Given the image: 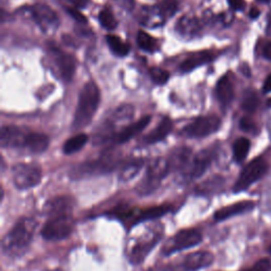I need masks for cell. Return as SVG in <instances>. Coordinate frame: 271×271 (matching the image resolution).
Instances as JSON below:
<instances>
[{
    "label": "cell",
    "instance_id": "1",
    "mask_svg": "<svg viewBox=\"0 0 271 271\" xmlns=\"http://www.w3.org/2000/svg\"><path fill=\"white\" fill-rule=\"evenodd\" d=\"M36 226V221L31 218L19 220L3 238L2 248L4 254L8 256L23 254L33 240Z\"/></svg>",
    "mask_w": 271,
    "mask_h": 271
},
{
    "label": "cell",
    "instance_id": "2",
    "mask_svg": "<svg viewBox=\"0 0 271 271\" xmlns=\"http://www.w3.org/2000/svg\"><path fill=\"white\" fill-rule=\"evenodd\" d=\"M100 101L101 93L95 82L89 81L86 83L81 90L78 107L73 118L72 128L74 131H79L91 122L97 107H99Z\"/></svg>",
    "mask_w": 271,
    "mask_h": 271
},
{
    "label": "cell",
    "instance_id": "3",
    "mask_svg": "<svg viewBox=\"0 0 271 271\" xmlns=\"http://www.w3.org/2000/svg\"><path fill=\"white\" fill-rule=\"evenodd\" d=\"M162 225L153 224L148 226L145 230L131 238L127 245V256L129 262L133 264H140L147 256V254L160 241L162 236Z\"/></svg>",
    "mask_w": 271,
    "mask_h": 271
},
{
    "label": "cell",
    "instance_id": "4",
    "mask_svg": "<svg viewBox=\"0 0 271 271\" xmlns=\"http://www.w3.org/2000/svg\"><path fill=\"white\" fill-rule=\"evenodd\" d=\"M171 172L168 159L157 158L148 166L143 179L137 187V192L141 195H148L159 188L164 180Z\"/></svg>",
    "mask_w": 271,
    "mask_h": 271
},
{
    "label": "cell",
    "instance_id": "5",
    "mask_svg": "<svg viewBox=\"0 0 271 271\" xmlns=\"http://www.w3.org/2000/svg\"><path fill=\"white\" fill-rule=\"evenodd\" d=\"M75 226L72 214L50 216L41 229V236L47 241L57 242L70 236Z\"/></svg>",
    "mask_w": 271,
    "mask_h": 271
},
{
    "label": "cell",
    "instance_id": "6",
    "mask_svg": "<svg viewBox=\"0 0 271 271\" xmlns=\"http://www.w3.org/2000/svg\"><path fill=\"white\" fill-rule=\"evenodd\" d=\"M214 255L209 251H197L182 256L164 267L162 271H197L211 266Z\"/></svg>",
    "mask_w": 271,
    "mask_h": 271
},
{
    "label": "cell",
    "instance_id": "7",
    "mask_svg": "<svg viewBox=\"0 0 271 271\" xmlns=\"http://www.w3.org/2000/svg\"><path fill=\"white\" fill-rule=\"evenodd\" d=\"M202 241L200 232L196 229H182L173 235L170 240L164 245L162 254L168 256L175 252H179L186 249L195 247Z\"/></svg>",
    "mask_w": 271,
    "mask_h": 271
},
{
    "label": "cell",
    "instance_id": "8",
    "mask_svg": "<svg viewBox=\"0 0 271 271\" xmlns=\"http://www.w3.org/2000/svg\"><path fill=\"white\" fill-rule=\"evenodd\" d=\"M267 170L268 165L262 157L253 159L241 172L240 176H238L236 182L234 183L233 191L238 193L247 190L254 182L261 179L266 174Z\"/></svg>",
    "mask_w": 271,
    "mask_h": 271
},
{
    "label": "cell",
    "instance_id": "9",
    "mask_svg": "<svg viewBox=\"0 0 271 271\" xmlns=\"http://www.w3.org/2000/svg\"><path fill=\"white\" fill-rule=\"evenodd\" d=\"M41 170L37 166L18 164L12 169L14 186L18 190H29L35 188L41 181Z\"/></svg>",
    "mask_w": 271,
    "mask_h": 271
},
{
    "label": "cell",
    "instance_id": "10",
    "mask_svg": "<svg viewBox=\"0 0 271 271\" xmlns=\"http://www.w3.org/2000/svg\"><path fill=\"white\" fill-rule=\"evenodd\" d=\"M221 123V119L218 116L210 115L199 117L195 119L189 125L184 126L180 134L188 138L208 137L219 131Z\"/></svg>",
    "mask_w": 271,
    "mask_h": 271
},
{
    "label": "cell",
    "instance_id": "11",
    "mask_svg": "<svg viewBox=\"0 0 271 271\" xmlns=\"http://www.w3.org/2000/svg\"><path fill=\"white\" fill-rule=\"evenodd\" d=\"M213 157L214 154L211 149L200 150L191 159L187 168L183 170V177L187 180H194L201 177L212 164Z\"/></svg>",
    "mask_w": 271,
    "mask_h": 271
},
{
    "label": "cell",
    "instance_id": "12",
    "mask_svg": "<svg viewBox=\"0 0 271 271\" xmlns=\"http://www.w3.org/2000/svg\"><path fill=\"white\" fill-rule=\"evenodd\" d=\"M28 12L42 31H52L59 26L58 15L50 7L46 5L32 6L28 9Z\"/></svg>",
    "mask_w": 271,
    "mask_h": 271
},
{
    "label": "cell",
    "instance_id": "13",
    "mask_svg": "<svg viewBox=\"0 0 271 271\" xmlns=\"http://www.w3.org/2000/svg\"><path fill=\"white\" fill-rule=\"evenodd\" d=\"M50 52L61 77L64 80L70 81L73 78L75 69H77V61L71 54L64 52L56 46H50Z\"/></svg>",
    "mask_w": 271,
    "mask_h": 271
},
{
    "label": "cell",
    "instance_id": "14",
    "mask_svg": "<svg viewBox=\"0 0 271 271\" xmlns=\"http://www.w3.org/2000/svg\"><path fill=\"white\" fill-rule=\"evenodd\" d=\"M117 165V161L113 155H107L99 160H95L92 162H87V164L81 165L80 167L75 168L72 171L73 177H84L85 175H92L95 173H106L112 171Z\"/></svg>",
    "mask_w": 271,
    "mask_h": 271
},
{
    "label": "cell",
    "instance_id": "15",
    "mask_svg": "<svg viewBox=\"0 0 271 271\" xmlns=\"http://www.w3.org/2000/svg\"><path fill=\"white\" fill-rule=\"evenodd\" d=\"M170 210L171 208L169 205H156V207H150L141 211H136V213H134L135 211H128V213H120L119 216H120L122 220L131 219L135 222L155 221L161 218V216L166 215Z\"/></svg>",
    "mask_w": 271,
    "mask_h": 271
},
{
    "label": "cell",
    "instance_id": "16",
    "mask_svg": "<svg viewBox=\"0 0 271 271\" xmlns=\"http://www.w3.org/2000/svg\"><path fill=\"white\" fill-rule=\"evenodd\" d=\"M28 134L16 126H4L2 128L0 143L3 147H25Z\"/></svg>",
    "mask_w": 271,
    "mask_h": 271
},
{
    "label": "cell",
    "instance_id": "17",
    "mask_svg": "<svg viewBox=\"0 0 271 271\" xmlns=\"http://www.w3.org/2000/svg\"><path fill=\"white\" fill-rule=\"evenodd\" d=\"M254 208L253 201H240L230 205H226V207L220 209L215 212L214 220L216 222H224L228 219H231L233 216L241 215L251 211Z\"/></svg>",
    "mask_w": 271,
    "mask_h": 271
},
{
    "label": "cell",
    "instance_id": "18",
    "mask_svg": "<svg viewBox=\"0 0 271 271\" xmlns=\"http://www.w3.org/2000/svg\"><path fill=\"white\" fill-rule=\"evenodd\" d=\"M150 120H151V117L146 116V117L141 118L140 120L136 121L135 123L126 126L125 128L122 129L120 133L117 134L114 137L115 142L119 143V144H122V143L127 142V141H129L132 138H134L140 132H142L143 129L150 123Z\"/></svg>",
    "mask_w": 271,
    "mask_h": 271
},
{
    "label": "cell",
    "instance_id": "19",
    "mask_svg": "<svg viewBox=\"0 0 271 271\" xmlns=\"http://www.w3.org/2000/svg\"><path fill=\"white\" fill-rule=\"evenodd\" d=\"M74 205V199L69 196H59L49 200L45 207L47 215H60V214H71Z\"/></svg>",
    "mask_w": 271,
    "mask_h": 271
},
{
    "label": "cell",
    "instance_id": "20",
    "mask_svg": "<svg viewBox=\"0 0 271 271\" xmlns=\"http://www.w3.org/2000/svg\"><path fill=\"white\" fill-rule=\"evenodd\" d=\"M214 59L215 54L213 51H199L192 54L191 57L184 60L181 63L179 69L182 72H190L195 68L212 62Z\"/></svg>",
    "mask_w": 271,
    "mask_h": 271
},
{
    "label": "cell",
    "instance_id": "21",
    "mask_svg": "<svg viewBox=\"0 0 271 271\" xmlns=\"http://www.w3.org/2000/svg\"><path fill=\"white\" fill-rule=\"evenodd\" d=\"M216 96L223 106L230 105L234 99V88L229 75H224L216 85Z\"/></svg>",
    "mask_w": 271,
    "mask_h": 271
},
{
    "label": "cell",
    "instance_id": "22",
    "mask_svg": "<svg viewBox=\"0 0 271 271\" xmlns=\"http://www.w3.org/2000/svg\"><path fill=\"white\" fill-rule=\"evenodd\" d=\"M192 151L189 147H178L168 158L171 171L184 170L191 161Z\"/></svg>",
    "mask_w": 271,
    "mask_h": 271
},
{
    "label": "cell",
    "instance_id": "23",
    "mask_svg": "<svg viewBox=\"0 0 271 271\" xmlns=\"http://www.w3.org/2000/svg\"><path fill=\"white\" fill-rule=\"evenodd\" d=\"M172 129H173V123L171 121V119L167 117L164 118L154 131L144 137V140H143L144 143L154 144V143L160 142V141L166 139L171 134Z\"/></svg>",
    "mask_w": 271,
    "mask_h": 271
},
{
    "label": "cell",
    "instance_id": "24",
    "mask_svg": "<svg viewBox=\"0 0 271 271\" xmlns=\"http://www.w3.org/2000/svg\"><path fill=\"white\" fill-rule=\"evenodd\" d=\"M49 145V138L44 135V134H39V133H29L27 138H26V142H25V147L29 149L32 153H42L47 149Z\"/></svg>",
    "mask_w": 271,
    "mask_h": 271
},
{
    "label": "cell",
    "instance_id": "25",
    "mask_svg": "<svg viewBox=\"0 0 271 271\" xmlns=\"http://www.w3.org/2000/svg\"><path fill=\"white\" fill-rule=\"evenodd\" d=\"M200 30L199 20L193 15H186L179 19L177 31L183 36H194Z\"/></svg>",
    "mask_w": 271,
    "mask_h": 271
},
{
    "label": "cell",
    "instance_id": "26",
    "mask_svg": "<svg viewBox=\"0 0 271 271\" xmlns=\"http://www.w3.org/2000/svg\"><path fill=\"white\" fill-rule=\"evenodd\" d=\"M88 141V136L85 134H79L75 135L71 138H69L66 142H65L63 146V151L66 155H71L77 153V151L81 150L84 145L87 143Z\"/></svg>",
    "mask_w": 271,
    "mask_h": 271
},
{
    "label": "cell",
    "instance_id": "27",
    "mask_svg": "<svg viewBox=\"0 0 271 271\" xmlns=\"http://www.w3.org/2000/svg\"><path fill=\"white\" fill-rule=\"evenodd\" d=\"M106 40L111 50L113 51V53L116 54L117 57H125L129 53V50H131V47H129L127 42L122 40L119 36L112 35V34L107 35Z\"/></svg>",
    "mask_w": 271,
    "mask_h": 271
},
{
    "label": "cell",
    "instance_id": "28",
    "mask_svg": "<svg viewBox=\"0 0 271 271\" xmlns=\"http://www.w3.org/2000/svg\"><path fill=\"white\" fill-rule=\"evenodd\" d=\"M250 141L247 138H238L233 144V157L237 164L242 162L247 158L249 150H250Z\"/></svg>",
    "mask_w": 271,
    "mask_h": 271
},
{
    "label": "cell",
    "instance_id": "29",
    "mask_svg": "<svg viewBox=\"0 0 271 271\" xmlns=\"http://www.w3.org/2000/svg\"><path fill=\"white\" fill-rule=\"evenodd\" d=\"M137 44L145 52L153 53L158 48V41L144 31H139L137 34Z\"/></svg>",
    "mask_w": 271,
    "mask_h": 271
},
{
    "label": "cell",
    "instance_id": "30",
    "mask_svg": "<svg viewBox=\"0 0 271 271\" xmlns=\"http://www.w3.org/2000/svg\"><path fill=\"white\" fill-rule=\"evenodd\" d=\"M258 105L259 99L257 93L252 89L246 90L242 101V110L247 114H253L257 110Z\"/></svg>",
    "mask_w": 271,
    "mask_h": 271
},
{
    "label": "cell",
    "instance_id": "31",
    "mask_svg": "<svg viewBox=\"0 0 271 271\" xmlns=\"http://www.w3.org/2000/svg\"><path fill=\"white\" fill-rule=\"evenodd\" d=\"M142 166H143V162L142 161H133V162H129V164L125 165L121 172H120V175H119V178H120L121 181H129L132 180L135 176L138 175V173L140 172V170L142 169Z\"/></svg>",
    "mask_w": 271,
    "mask_h": 271
},
{
    "label": "cell",
    "instance_id": "32",
    "mask_svg": "<svg viewBox=\"0 0 271 271\" xmlns=\"http://www.w3.org/2000/svg\"><path fill=\"white\" fill-rule=\"evenodd\" d=\"M99 20L102 27L105 28L106 30H115L118 26V21L115 15L113 14L112 11L107 8L101 10V12L99 14Z\"/></svg>",
    "mask_w": 271,
    "mask_h": 271
},
{
    "label": "cell",
    "instance_id": "33",
    "mask_svg": "<svg viewBox=\"0 0 271 271\" xmlns=\"http://www.w3.org/2000/svg\"><path fill=\"white\" fill-rule=\"evenodd\" d=\"M158 10L162 18L164 19L170 18L177 12L178 10L177 0H162Z\"/></svg>",
    "mask_w": 271,
    "mask_h": 271
},
{
    "label": "cell",
    "instance_id": "34",
    "mask_svg": "<svg viewBox=\"0 0 271 271\" xmlns=\"http://www.w3.org/2000/svg\"><path fill=\"white\" fill-rule=\"evenodd\" d=\"M149 74H150V78L151 80H153L156 84H159V85H164L168 82V80L170 79V73L162 69V68H159V67H153L149 69Z\"/></svg>",
    "mask_w": 271,
    "mask_h": 271
},
{
    "label": "cell",
    "instance_id": "35",
    "mask_svg": "<svg viewBox=\"0 0 271 271\" xmlns=\"http://www.w3.org/2000/svg\"><path fill=\"white\" fill-rule=\"evenodd\" d=\"M135 113L134 107L132 105H123L117 108V111L114 114V118L116 120H128V119L133 118Z\"/></svg>",
    "mask_w": 271,
    "mask_h": 271
},
{
    "label": "cell",
    "instance_id": "36",
    "mask_svg": "<svg viewBox=\"0 0 271 271\" xmlns=\"http://www.w3.org/2000/svg\"><path fill=\"white\" fill-rule=\"evenodd\" d=\"M271 262L268 258H262L257 261L251 268L243 270V271H270Z\"/></svg>",
    "mask_w": 271,
    "mask_h": 271
},
{
    "label": "cell",
    "instance_id": "37",
    "mask_svg": "<svg viewBox=\"0 0 271 271\" xmlns=\"http://www.w3.org/2000/svg\"><path fill=\"white\" fill-rule=\"evenodd\" d=\"M240 128L245 133H254L256 131L255 124L249 118H243L240 121Z\"/></svg>",
    "mask_w": 271,
    "mask_h": 271
},
{
    "label": "cell",
    "instance_id": "38",
    "mask_svg": "<svg viewBox=\"0 0 271 271\" xmlns=\"http://www.w3.org/2000/svg\"><path fill=\"white\" fill-rule=\"evenodd\" d=\"M222 183H223V180L221 178H214V179H212L210 181H207L201 186L202 192H213V190L215 188L221 187Z\"/></svg>",
    "mask_w": 271,
    "mask_h": 271
},
{
    "label": "cell",
    "instance_id": "39",
    "mask_svg": "<svg viewBox=\"0 0 271 271\" xmlns=\"http://www.w3.org/2000/svg\"><path fill=\"white\" fill-rule=\"evenodd\" d=\"M67 11H68V13H69L75 20L79 21V23H86V17H85L82 13H80L77 9L68 8Z\"/></svg>",
    "mask_w": 271,
    "mask_h": 271
},
{
    "label": "cell",
    "instance_id": "40",
    "mask_svg": "<svg viewBox=\"0 0 271 271\" xmlns=\"http://www.w3.org/2000/svg\"><path fill=\"white\" fill-rule=\"evenodd\" d=\"M230 8L234 11H242L245 9V0H228Z\"/></svg>",
    "mask_w": 271,
    "mask_h": 271
},
{
    "label": "cell",
    "instance_id": "41",
    "mask_svg": "<svg viewBox=\"0 0 271 271\" xmlns=\"http://www.w3.org/2000/svg\"><path fill=\"white\" fill-rule=\"evenodd\" d=\"M263 56L266 60L271 61V41L267 42V44L265 45V47L263 49Z\"/></svg>",
    "mask_w": 271,
    "mask_h": 271
},
{
    "label": "cell",
    "instance_id": "42",
    "mask_svg": "<svg viewBox=\"0 0 271 271\" xmlns=\"http://www.w3.org/2000/svg\"><path fill=\"white\" fill-rule=\"evenodd\" d=\"M263 91L265 93L271 92V74L268 75L267 79L265 80V83H264V86H263Z\"/></svg>",
    "mask_w": 271,
    "mask_h": 271
},
{
    "label": "cell",
    "instance_id": "43",
    "mask_svg": "<svg viewBox=\"0 0 271 271\" xmlns=\"http://www.w3.org/2000/svg\"><path fill=\"white\" fill-rule=\"evenodd\" d=\"M266 34L271 37V10L267 16V26H266Z\"/></svg>",
    "mask_w": 271,
    "mask_h": 271
},
{
    "label": "cell",
    "instance_id": "44",
    "mask_svg": "<svg viewBox=\"0 0 271 271\" xmlns=\"http://www.w3.org/2000/svg\"><path fill=\"white\" fill-rule=\"evenodd\" d=\"M70 2L79 8H85L88 4V0H70Z\"/></svg>",
    "mask_w": 271,
    "mask_h": 271
},
{
    "label": "cell",
    "instance_id": "45",
    "mask_svg": "<svg viewBox=\"0 0 271 271\" xmlns=\"http://www.w3.org/2000/svg\"><path fill=\"white\" fill-rule=\"evenodd\" d=\"M259 14H261V12H259L258 9L252 8L250 10V13H249V16H250V18H252V19H256L259 16Z\"/></svg>",
    "mask_w": 271,
    "mask_h": 271
},
{
    "label": "cell",
    "instance_id": "46",
    "mask_svg": "<svg viewBox=\"0 0 271 271\" xmlns=\"http://www.w3.org/2000/svg\"><path fill=\"white\" fill-rule=\"evenodd\" d=\"M266 104H267V107H269V108H271V97H269V99L267 100V102H266Z\"/></svg>",
    "mask_w": 271,
    "mask_h": 271
},
{
    "label": "cell",
    "instance_id": "47",
    "mask_svg": "<svg viewBox=\"0 0 271 271\" xmlns=\"http://www.w3.org/2000/svg\"><path fill=\"white\" fill-rule=\"evenodd\" d=\"M258 3H261V4H268L270 3V0H257Z\"/></svg>",
    "mask_w": 271,
    "mask_h": 271
},
{
    "label": "cell",
    "instance_id": "48",
    "mask_svg": "<svg viewBox=\"0 0 271 271\" xmlns=\"http://www.w3.org/2000/svg\"><path fill=\"white\" fill-rule=\"evenodd\" d=\"M270 253H271V248H270Z\"/></svg>",
    "mask_w": 271,
    "mask_h": 271
},
{
    "label": "cell",
    "instance_id": "49",
    "mask_svg": "<svg viewBox=\"0 0 271 271\" xmlns=\"http://www.w3.org/2000/svg\"><path fill=\"white\" fill-rule=\"evenodd\" d=\"M56 271H61V270H56Z\"/></svg>",
    "mask_w": 271,
    "mask_h": 271
}]
</instances>
